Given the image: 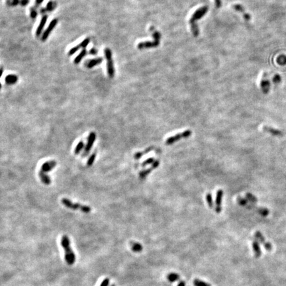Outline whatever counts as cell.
<instances>
[{
	"instance_id": "37",
	"label": "cell",
	"mask_w": 286,
	"mask_h": 286,
	"mask_svg": "<svg viewBox=\"0 0 286 286\" xmlns=\"http://www.w3.org/2000/svg\"><path fill=\"white\" fill-rule=\"evenodd\" d=\"M109 284V279L105 278V280L102 281V283L101 284L100 286H108Z\"/></svg>"
},
{
	"instance_id": "7",
	"label": "cell",
	"mask_w": 286,
	"mask_h": 286,
	"mask_svg": "<svg viewBox=\"0 0 286 286\" xmlns=\"http://www.w3.org/2000/svg\"><path fill=\"white\" fill-rule=\"evenodd\" d=\"M95 139H96V134H95V133L94 132L90 133L87 138V143L86 144V146H85L84 150L82 153V157L87 156L88 154L90 153L91 148H92L94 145V143L95 142Z\"/></svg>"
},
{
	"instance_id": "10",
	"label": "cell",
	"mask_w": 286,
	"mask_h": 286,
	"mask_svg": "<svg viewBox=\"0 0 286 286\" xmlns=\"http://www.w3.org/2000/svg\"><path fill=\"white\" fill-rule=\"evenodd\" d=\"M254 236H255V238L257 240H258L262 244V245L264 246V248H266L268 251H271V250H272V245H271V244L267 242L266 240H265L263 235H262V233H261L260 232L256 231L255 232V235H254Z\"/></svg>"
},
{
	"instance_id": "33",
	"label": "cell",
	"mask_w": 286,
	"mask_h": 286,
	"mask_svg": "<svg viewBox=\"0 0 286 286\" xmlns=\"http://www.w3.org/2000/svg\"><path fill=\"white\" fill-rule=\"evenodd\" d=\"M246 197H247V199H248V201H250V202H252V203H256L257 202V199H256V197H254L252 194L251 193H246Z\"/></svg>"
},
{
	"instance_id": "13",
	"label": "cell",
	"mask_w": 286,
	"mask_h": 286,
	"mask_svg": "<svg viewBox=\"0 0 286 286\" xmlns=\"http://www.w3.org/2000/svg\"><path fill=\"white\" fill-rule=\"evenodd\" d=\"M48 20V15H43L42 17V18H41V20L40 21V23L39 25H38V26L37 27V29L36 30V36L37 37H40L42 33V31H43L44 29V27L45 26V25H46V23H47V21Z\"/></svg>"
},
{
	"instance_id": "24",
	"label": "cell",
	"mask_w": 286,
	"mask_h": 286,
	"mask_svg": "<svg viewBox=\"0 0 286 286\" xmlns=\"http://www.w3.org/2000/svg\"><path fill=\"white\" fill-rule=\"evenodd\" d=\"M153 149V147H150V148H148L147 149H146L144 152H140V153H136L135 154V156H134V158H135L136 159V160H139V159L140 157H142L143 156H144V155L146 154V153H149V152H150Z\"/></svg>"
},
{
	"instance_id": "35",
	"label": "cell",
	"mask_w": 286,
	"mask_h": 286,
	"mask_svg": "<svg viewBox=\"0 0 286 286\" xmlns=\"http://www.w3.org/2000/svg\"><path fill=\"white\" fill-rule=\"evenodd\" d=\"M238 203L242 206H248V201L246 199L242 198V197H238L237 199Z\"/></svg>"
},
{
	"instance_id": "15",
	"label": "cell",
	"mask_w": 286,
	"mask_h": 286,
	"mask_svg": "<svg viewBox=\"0 0 286 286\" xmlns=\"http://www.w3.org/2000/svg\"><path fill=\"white\" fill-rule=\"evenodd\" d=\"M56 5H57V4H56V3L55 2H53V1L48 2L44 8L41 9L40 13L42 14H42H43V15H45L46 13L51 12L53 10L55 9V8H56Z\"/></svg>"
},
{
	"instance_id": "11",
	"label": "cell",
	"mask_w": 286,
	"mask_h": 286,
	"mask_svg": "<svg viewBox=\"0 0 286 286\" xmlns=\"http://www.w3.org/2000/svg\"><path fill=\"white\" fill-rule=\"evenodd\" d=\"M30 2V0H6V5L9 7H15L20 5L22 7H25Z\"/></svg>"
},
{
	"instance_id": "18",
	"label": "cell",
	"mask_w": 286,
	"mask_h": 286,
	"mask_svg": "<svg viewBox=\"0 0 286 286\" xmlns=\"http://www.w3.org/2000/svg\"><path fill=\"white\" fill-rule=\"evenodd\" d=\"M233 8H234L236 11H237V12H239L240 13H241L242 14L244 18H245L246 21H249V20H250V19H251V17H250V15H249L248 13H247L245 12V8H244L241 5H240V4L234 5V6H233Z\"/></svg>"
},
{
	"instance_id": "43",
	"label": "cell",
	"mask_w": 286,
	"mask_h": 286,
	"mask_svg": "<svg viewBox=\"0 0 286 286\" xmlns=\"http://www.w3.org/2000/svg\"><path fill=\"white\" fill-rule=\"evenodd\" d=\"M1 88H2V84L1 82H0V90H1Z\"/></svg>"
},
{
	"instance_id": "25",
	"label": "cell",
	"mask_w": 286,
	"mask_h": 286,
	"mask_svg": "<svg viewBox=\"0 0 286 286\" xmlns=\"http://www.w3.org/2000/svg\"><path fill=\"white\" fill-rule=\"evenodd\" d=\"M84 146V143L83 140H81L78 143V144H77V146L75 148V150H74V154L76 155L79 154L81 151L82 150Z\"/></svg>"
},
{
	"instance_id": "26",
	"label": "cell",
	"mask_w": 286,
	"mask_h": 286,
	"mask_svg": "<svg viewBox=\"0 0 286 286\" xmlns=\"http://www.w3.org/2000/svg\"><path fill=\"white\" fill-rule=\"evenodd\" d=\"M167 278L169 281L170 282H174L178 281L179 279V275L178 274H175V273H171L169 274L167 276Z\"/></svg>"
},
{
	"instance_id": "36",
	"label": "cell",
	"mask_w": 286,
	"mask_h": 286,
	"mask_svg": "<svg viewBox=\"0 0 286 286\" xmlns=\"http://www.w3.org/2000/svg\"><path fill=\"white\" fill-rule=\"evenodd\" d=\"M97 50L95 48L93 47L91 49H90V51H89V54H91V55H96L97 54Z\"/></svg>"
},
{
	"instance_id": "16",
	"label": "cell",
	"mask_w": 286,
	"mask_h": 286,
	"mask_svg": "<svg viewBox=\"0 0 286 286\" xmlns=\"http://www.w3.org/2000/svg\"><path fill=\"white\" fill-rule=\"evenodd\" d=\"M102 62H103V58L98 57L97 58L87 61L85 63V66H86L87 68H92L95 66L100 65Z\"/></svg>"
},
{
	"instance_id": "9",
	"label": "cell",
	"mask_w": 286,
	"mask_h": 286,
	"mask_svg": "<svg viewBox=\"0 0 286 286\" xmlns=\"http://www.w3.org/2000/svg\"><path fill=\"white\" fill-rule=\"evenodd\" d=\"M90 42V38L87 37L86 38H85V39L82 42H80L79 44L76 45V47H74L71 49H70V50L68 51V56H72L73 54H75V53L77 51L80 50V48H84V49L86 48L87 47V45L89 44Z\"/></svg>"
},
{
	"instance_id": "27",
	"label": "cell",
	"mask_w": 286,
	"mask_h": 286,
	"mask_svg": "<svg viewBox=\"0 0 286 286\" xmlns=\"http://www.w3.org/2000/svg\"><path fill=\"white\" fill-rule=\"evenodd\" d=\"M96 155H97L96 152H94L93 154H91V155L90 156L89 159H88V160L87 162V166L90 167L92 166V164H94V162L95 161V158H96Z\"/></svg>"
},
{
	"instance_id": "8",
	"label": "cell",
	"mask_w": 286,
	"mask_h": 286,
	"mask_svg": "<svg viewBox=\"0 0 286 286\" xmlns=\"http://www.w3.org/2000/svg\"><path fill=\"white\" fill-rule=\"evenodd\" d=\"M58 23V19H54L51 21V22L49 24L48 27H47V29L44 31V32L42 33V35L41 37V41H46L47 38H48L49 35H51V32L54 29L55 27L56 26V25Z\"/></svg>"
},
{
	"instance_id": "17",
	"label": "cell",
	"mask_w": 286,
	"mask_h": 286,
	"mask_svg": "<svg viewBox=\"0 0 286 286\" xmlns=\"http://www.w3.org/2000/svg\"><path fill=\"white\" fill-rule=\"evenodd\" d=\"M263 130L264 131H266L268 133L271 134L274 136H280L283 135V132L281 131V130L272 128V127H268V126H264L263 127Z\"/></svg>"
},
{
	"instance_id": "40",
	"label": "cell",
	"mask_w": 286,
	"mask_h": 286,
	"mask_svg": "<svg viewBox=\"0 0 286 286\" xmlns=\"http://www.w3.org/2000/svg\"><path fill=\"white\" fill-rule=\"evenodd\" d=\"M215 3H216V6L217 8H220L221 6V0H215Z\"/></svg>"
},
{
	"instance_id": "28",
	"label": "cell",
	"mask_w": 286,
	"mask_h": 286,
	"mask_svg": "<svg viewBox=\"0 0 286 286\" xmlns=\"http://www.w3.org/2000/svg\"><path fill=\"white\" fill-rule=\"evenodd\" d=\"M153 168H148V169H145V170H143L142 172H140V174H139V177L141 179H144L146 178V176L147 175H148L150 174V173L152 172V170H153Z\"/></svg>"
},
{
	"instance_id": "42",
	"label": "cell",
	"mask_w": 286,
	"mask_h": 286,
	"mask_svg": "<svg viewBox=\"0 0 286 286\" xmlns=\"http://www.w3.org/2000/svg\"><path fill=\"white\" fill-rule=\"evenodd\" d=\"M3 72V69L2 68H0V77H2Z\"/></svg>"
},
{
	"instance_id": "20",
	"label": "cell",
	"mask_w": 286,
	"mask_h": 286,
	"mask_svg": "<svg viewBox=\"0 0 286 286\" xmlns=\"http://www.w3.org/2000/svg\"><path fill=\"white\" fill-rule=\"evenodd\" d=\"M252 248L254 252V256L258 258H260L261 256V254H262V251H261L260 249V245L258 244L256 241H254L252 242Z\"/></svg>"
},
{
	"instance_id": "5",
	"label": "cell",
	"mask_w": 286,
	"mask_h": 286,
	"mask_svg": "<svg viewBox=\"0 0 286 286\" xmlns=\"http://www.w3.org/2000/svg\"><path fill=\"white\" fill-rule=\"evenodd\" d=\"M105 56L107 60V74L109 77H114L115 75V69L113 65V61L112 59V52L109 48H105L104 50Z\"/></svg>"
},
{
	"instance_id": "14",
	"label": "cell",
	"mask_w": 286,
	"mask_h": 286,
	"mask_svg": "<svg viewBox=\"0 0 286 286\" xmlns=\"http://www.w3.org/2000/svg\"><path fill=\"white\" fill-rule=\"evenodd\" d=\"M56 166V162L55 160H51L46 162L42 165L41 170L43 172H48L51 171L53 168H54Z\"/></svg>"
},
{
	"instance_id": "31",
	"label": "cell",
	"mask_w": 286,
	"mask_h": 286,
	"mask_svg": "<svg viewBox=\"0 0 286 286\" xmlns=\"http://www.w3.org/2000/svg\"><path fill=\"white\" fill-rule=\"evenodd\" d=\"M193 284L195 286H211L209 284L206 283V282H204L203 281H201L199 280H195L193 281Z\"/></svg>"
},
{
	"instance_id": "1",
	"label": "cell",
	"mask_w": 286,
	"mask_h": 286,
	"mask_svg": "<svg viewBox=\"0 0 286 286\" xmlns=\"http://www.w3.org/2000/svg\"><path fill=\"white\" fill-rule=\"evenodd\" d=\"M61 246L65 251V260L67 264L72 265L75 263L76 256L70 246V241L68 236H62L61 238Z\"/></svg>"
},
{
	"instance_id": "6",
	"label": "cell",
	"mask_w": 286,
	"mask_h": 286,
	"mask_svg": "<svg viewBox=\"0 0 286 286\" xmlns=\"http://www.w3.org/2000/svg\"><path fill=\"white\" fill-rule=\"evenodd\" d=\"M192 135V131L189 130H185L184 132L182 133H179L174 136H172L171 137H169L168 139L166 140V145H171V144H174V143L177 142V141L181 140L182 139H186V138L189 137Z\"/></svg>"
},
{
	"instance_id": "44",
	"label": "cell",
	"mask_w": 286,
	"mask_h": 286,
	"mask_svg": "<svg viewBox=\"0 0 286 286\" xmlns=\"http://www.w3.org/2000/svg\"><path fill=\"white\" fill-rule=\"evenodd\" d=\"M111 286H115V285L114 284H113V285H111Z\"/></svg>"
},
{
	"instance_id": "32",
	"label": "cell",
	"mask_w": 286,
	"mask_h": 286,
	"mask_svg": "<svg viewBox=\"0 0 286 286\" xmlns=\"http://www.w3.org/2000/svg\"><path fill=\"white\" fill-rule=\"evenodd\" d=\"M257 211L260 215H262V216L264 217L267 216L269 214V211L266 209V208H259V209H257Z\"/></svg>"
},
{
	"instance_id": "21",
	"label": "cell",
	"mask_w": 286,
	"mask_h": 286,
	"mask_svg": "<svg viewBox=\"0 0 286 286\" xmlns=\"http://www.w3.org/2000/svg\"><path fill=\"white\" fill-rule=\"evenodd\" d=\"M38 176H39L42 182L44 183V184L49 185L51 183V179L50 177H49L48 175L46 174L44 172L41 170L39 172H38Z\"/></svg>"
},
{
	"instance_id": "30",
	"label": "cell",
	"mask_w": 286,
	"mask_h": 286,
	"mask_svg": "<svg viewBox=\"0 0 286 286\" xmlns=\"http://www.w3.org/2000/svg\"><path fill=\"white\" fill-rule=\"evenodd\" d=\"M206 199L207 201L208 205H209V207L211 208V209H212V208L213 207V198H212V196L211 193H209L207 194Z\"/></svg>"
},
{
	"instance_id": "3",
	"label": "cell",
	"mask_w": 286,
	"mask_h": 286,
	"mask_svg": "<svg viewBox=\"0 0 286 286\" xmlns=\"http://www.w3.org/2000/svg\"><path fill=\"white\" fill-rule=\"evenodd\" d=\"M152 33H153V35L154 37V41L152 42H141L140 43L138 44V48L139 49H143V48H151V47H158L160 44V37H161V35L160 33L158 32L157 31L155 30L154 28L153 27H152L150 29Z\"/></svg>"
},
{
	"instance_id": "34",
	"label": "cell",
	"mask_w": 286,
	"mask_h": 286,
	"mask_svg": "<svg viewBox=\"0 0 286 286\" xmlns=\"http://www.w3.org/2000/svg\"><path fill=\"white\" fill-rule=\"evenodd\" d=\"M154 161H155V160H154V158H150L147 159V160L144 161V162H143V164H141V166H142L143 167H144V166H147V165H148V164H153Z\"/></svg>"
},
{
	"instance_id": "41",
	"label": "cell",
	"mask_w": 286,
	"mask_h": 286,
	"mask_svg": "<svg viewBox=\"0 0 286 286\" xmlns=\"http://www.w3.org/2000/svg\"><path fill=\"white\" fill-rule=\"evenodd\" d=\"M178 286H186V283H185V281H181L179 282V283L178 284Z\"/></svg>"
},
{
	"instance_id": "12",
	"label": "cell",
	"mask_w": 286,
	"mask_h": 286,
	"mask_svg": "<svg viewBox=\"0 0 286 286\" xmlns=\"http://www.w3.org/2000/svg\"><path fill=\"white\" fill-rule=\"evenodd\" d=\"M222 196H223V191L222 189H219L217 192V197H216V211L217 213H219L221 211V203Z\"/></svg>"
},
{
	"instance_id": "29",
	"label": "cell",
	"mask_w": 286,
	"mask_h": 286,
	"mask_svg": "<svg viewBox=\"0 0 286 286\" xmlns=\"http://www.w3.org/2000/svg\"><path fill=\"white\" fill-rule=\"evenodd\" d=\"M38 15V12L37 10V8L35 7H31L30 8V16L31 17V19H35L37 18V17Z\"/></svg>"
},
{
	"instance_id": "23",
	"label": "cell",
	"mask_w": 286,
	"mask_h": 286,
	"mask_svg": "<svg viewBox=\"0 0 286 286\" xmlns=\"http://www.w3.org/2000/svg\"><path fill=\"white\" fill-rule=\"evenodd\" d=\"M130 247L131 250L135 252H140L143 250V246L139 243L137 242H130Z\"/></svg>"
},
{
	"instance_id": "4",
	"label": "cell",
	"mask_w": 286,
	"mask_h": 286,
	"mask_svg": "<svg viewBox=\"0 0 286 286\" xmlns=\"http://www.w3.org/2000/svg\"><path fill=\"white\" fill-rule=\"evenodd\" d=\"M61 202L67 208L73 210H80L84 213H89L91 211V208L89 206L84 205L80 203H74L71 200L66 198H63Z\"/></svg>"
},
{
	"instance_id": "2",
	"label": "cell",
	"mask_w": 286,
	"mask_h": 286,
	"mask_svg": "<svg viewBox=\"0 0 286 286\" xmlns=\"http://www.w3.org/2000/svg\"><path fill=\"white\" fill-rule=\"evenodd\" d=\"M208 8L207 6H204L203 8H201L197 9L196 12L193 14L192 18L190 19L189 23L191 25V29H192V33L195 37H197L199 35V29L196 24V21L203 17V15L207 12Z\"/></svg>"
},
{
	"instance_id": "38",
	"label": "cell",
	"mask_w": 286,
	"mask_h": 286,
	"mask_svg": "<svg viewBox=\"0 0 286 286\" xmlns=\"http://www.w3.org/2000/svg\"><path fill=\"white\" fill-rule=\"evenodd\" d=\"M44 2V0H35V8H38V7H39L42 3V2Z\"/></svg>"
},
{
	"instance_id": "39",
	"label": "cell",
	"mask_w": 286,
	"mask_h": 286,
	"mask_svg": "<svg viewBox=\"0 0 286 286\" xmlns=\"http://www.w3.org/2000/svg\"><path fill=\"white\" fill-rule=\"evenodd\" d=\"M159 164H160V162H159L158 160H155L153 163V164H152V168H153V169L156 168L158 166Z\"/></svg>"
},
{
	"instance_id": "22",
	"label": "cell",
	"mask_w": 286,
	"mask_h": 286,
	"mask_svg": "<svg viewBox=\"0 0 286 286\" xmlns=\"http://www.w3.org/2000/svg\"><path fill=\"white\" fill-rule=\"evenodd\" d=\"M87 51L86 49V48L83 49V50L80 52V54L75 58V59L74 60V64H78L82 61V59L85 57V56L87 55Z\"/></svg>"
},
{
	"instance_id": "19",
	"label": "cell",
	"mask_w": 286,
	"mask_h": 286,
	"mask_svg": "<svg viewBox=\"0 0 286 286\" xmlns=\"http://www.w3.org/2000/svg\"><path fill=\"white\" fill-rule=\"evenodd\" d=\"M18 77L15 74H8L5 77V82L8 85H13L17 82Z\"/></svg>"
}]
</instances>
